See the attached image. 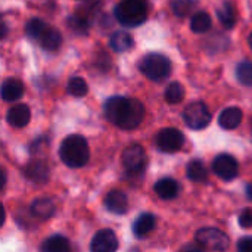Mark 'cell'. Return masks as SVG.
Returning <instances> with one entry per match:
<instances>
[{"instance_id":"obj_1","label":"cell","mask_w":252,"mask_h":252,"mask_svg":"<svg viewBox=\"0 0 252 252\" xmlns=\"http://www.w3.org/2000/svg\"><path fill=\"white\" fill-rule=\"evenodd\" d=\"M105 117L123 130H133L139 127L145 118V106L140 100L133 97L112 96L105 102Z\"/></svg>"},{"instance_id":"obj_2","label":"cell","mask_w":252,"mask_h":252,"mask_svg":"<svg viewBox=\"0 0 252 252\" xmlns=\"http://www.w3.org/2000/svg\"><path fill=\"white\" fill-rule=\"evenodd\" d=\"M59 158L69 168H80L86 165L90 158L87 140L80 134L65 137L59 146Z\"/></svg>"},{"instance_id":"obj_3","label":"cell","mask_w":252,"mask_h":252,"mask_svg":"<svg viewBox=\"0 0 252 252\" xmlns=\"http://www.w3.org/2000/svg\"><path fill=\"white\" fill-rule=\"evenodd\" d=\"M115 18L124 27H139L148 18L145 0H123L115 7Z\"/></svg>"},{"instance_id":"obj_4","label":"cell","mask_w":252,"mask_h":252,"mask_svg":"<svg viewBox=\"0 0 252 252\" xmlns=\"http://www.w3.org/2000/svg\"><path fill=\"white\" fill-rule=\"evenodd\" d=\"M140 72L152 81H161L171 72V62L161 53H148L139 63Z\"/></svg>"},{"instance_id":"obj_5","label":"cell","mask_w":252,"mask_h":252,"mask_svg":"<svg viewBox=\"0 0 252 252\" xmlns=\"http://www.w3.org/2000/svg\"><path fill=\"white\" fill-rule=\"evenodd\" d=\"M195 239L202 248L211 250V251L224 252L230 247L229 236L224 232L214 229V227H204L198 230L195 235Z\"/></svg>"},{"instance_id":"obj_6","label":"cell","mask_w":252,"mask_h":252,"mask_svg":"<svg viewBox=\"0 0 252 252\" xmlns=\"http://www.w3.org/2000/svg\"><path fill=\"white\" fill-rule=\"evenodd\" d=\"M185 123L192 130H202L210 126L211 123V112L208 106L202 102H193L186 106L183 112Z\"/></svg>"},{"instance_id":"obj_7","label":"cell","mask_w":252,"mask_h":252,"mask_svg":"<svg viewBox=\"0 0 252 252\" xmlns=\"http://www.w3.org/2000/svg\"><path fill=\"white\" fill-rule=\"evenodd\" d=\"M185 143V136L180 130L168 127V128H162L161 131H158L157 137H155V145L161 152H167V154H173L182 149Z\"/></svg>"},{"instance_id":"obj_8","label":"cell","mask_w":252,"mask_h":252,"mask_svg":"<svg viewBox=\"0 0 252 252\" xmlns=\"http://www.w3.org/2000/svg\"><path fill=\"white\" fill-rule=\"evenodd\" d=\"M123 165L130 174H140L146 167V152L140 145L127 146L123 152Z\"/></svg>"},{"instance_id":"obj_9","label":"cell","mask_w":252,"mask_h":252,"mask_svg":"<svg viewBox=\"0 0 252 252\" xmlns=\"http://www.w3.org/2000/svg\"><path fill=\"white\" fill-rule=\"evenodd\" d=\"M213 171L219 179L224 182H230L238 176L239 165H238V161L232 155L220 154L213 161Z\"/></svg>"},{"instance_id":"obj_10","label":"cell","mask_w":252,"mask_h":252,"mask_svg":"<svg viewBox=\"0 0 252 252\" xmlns=\"http://www.w3.org/2000/svg\"><path fill=\"white\" fill-rule=\"evenodd\" d=\"M117 250L118 238L111 229L99 230L90 242V252H117Z\"/></svg>"},{"instance_id":"obj_11","label":"cell","mask_w":252,"mask_h":252,"mask_svg":"<svg viewBox=\"0 0 252 252\" xmlns=\"http://www.w3.org/2000/svg\"><path fill=\"white\" fill-rule=\"evenodd\" d=\"M103 204L109 213L117 216H123L128 210V199L126 193H123L121 190H111L109 193H106Z\"/></svg>"},{"instance_id":"obj_12","label":"cell","mask_w":252,"mask_h":252,"mask_svg":"<svg viewBox=\"0 0 252 252\" xmlns=\"http://www.w3.org/2000/svg\"><path fill=\"white\" fill-rule=\"evenodd\" d=\"M6 120H7V123L12 127L22 128V127H25L30 123V120H31V111H30L28 105H25V103L13 105L12 108H9V111L6 114Z\"/></svg>"},{"instance_id":"obj_13","label":"cell","mask_w":252,"mask_h":252,"mask_svg":"<svg viewBox=\"0 0 252 252\" xmlns=\"http://www.w3.org/2000/svg\"><path fill=\"white\" fill-rule=\"evenodd\" d=\"M24 174L34 183H44L49 180V167L41 159H32L25 165Z\"/></svg>"},{"instance_id":"obj_14","label":"cell","mask_w":252,"mask_h":252,"mask_svg":"<svg viewBox=\"0 0 252 252\" xmlns=\"http://www.w3.org/2000/svg\"><path fill=\"white\" fill-rule=\"evenodd\" d=\"M242 111L236 106H230L226 108L220 117H219V124L220 127H223L224 130H235L236 127H239V124L242 123Z\"/></svg>"},{"instance_id":"obj_15","label":"cell","mask_w":252,"mask_h":252,"mask_svg":"<svg viewBox=\"0 0 252 252\" xmlns=\"http://www.w3.org/2000/svg\"><path fill=\"white\" fill-rule=\"evenodd\" d=\"M155 193L161 198V199H174L177 195H179V190H180V186L179 183L171 179V177H165V179H161L155 183Z\"/></svg>"},{"instance_id":"obj_16","label":"cell","mask_w":252,"mask_h":252,"mask_svg":"<svg viewBox=\"0 0 252 252\" xmlns=\"http://www.w3.org/2000/svg\"><path fill=\"white\" fill-rule=\"evenodd\" d=\"M155 226H157V217L151 213H143L136 219L133 224V233L137 238H145L155 229Z\"/></svg>"},{"instance_id":"obj_17","label":"cell","mask_w":252,"mask_h":252,"mask_svg":"<svg viewBox=\"0 0 252 252\" xmlns=\"http://www.w3.org/2000/svg\"><path fill=\"white\" fill-rule=\"evenodd\" d=\"M24 94V84L16 78H7L1 84V99L4 102H15Z\"/></svg>"},{"instance_id":"obj_18","label":"cell","mask_w":252,"mask_h":252,"mask_svg":"<svg viewBox=\"0 0 252 252\" xmlns=\"http://www.w3.org/2000/svg\"><path fill=\"white\" fill-rule=\"evenodd\" d=\"M30 211H31L32 217H37L40 220H47L55 214V205L50 199L38 198L31 204Z\"/></svg>"},{"instance_id":"obj_19","label":"cell","mask_w":252,"mask_h":252,"mask_svg":"<svg viewBox=\"0 0 252 252\" xmlns=\"http://www.w3.org/2000/svg\"><path fill=\"white\" fill-rule=\"evenodd\" d=\"M38 43L40 46L44 49V50H49V52H53V50H58L61 43H62V34L53 28V27H47V30L43 32V35L38 38Z\"/></svg>"},{"instance_id":"obj_20","label":"cell","mask_w":252,"mask_h":252,"mask_svg":"<svg viewBox=\"0 0 252 252\" xmlns=\"http://www.w3.org/2000/svg\"><path fill=\"white\" fill-rule=\"evenodd\" d=\"M40 252H71V245L66 238L53 235L43 242Z\"/></svg>"},{"instance_id":"obj_21","label":"cell","mask_w":252,"mask_h":252,"mask_svg":"<svg viewBox=\"0 0 252 252\" xmlns=\"http://www.w3.org/2000/svg\"><path fill=\"white\" fill-rule=\"evenodd\" d=\"M133 37L128 34V32H126V31H117V32H114L112 35H111V38H109V46H111V49L114 50V52H118V53H121V52H126V50H128L131 46H133Z\"/></svg>"},{"instance_id":"obj_22","label":"cell","mask_w":252,"mask_h":252,"mask_svg":"<svg viewBox=\"0 0 252 252\" xmlns=\"http://www.w3.org/2000/svg\"><path fill=\"white\" fill-rule=\"evenodd\" d=\"M217 16H219L220 22L223 24V27L227 30H232L236 24V12H235V7L230 1H224L219 7Z\"/></svg>"},{"instance_id":"obj_23","label":"cell","mask_w":252,"mask_h":252,"mask_svg":"<svg viewBox=\"0 0 252 252\" xmlns=\"http://www.w3.org/2000/svg\"><path fill=\"white\" fill-rule=\"evenodd\" d=\"M186 176H188L189 180H192L195 183H204L208 179V171H207L205 165L201 161H196L195 159V161H190L188 164Z\"/></svg>"},{"instance_id":"obj_24","label":"cell","mask_w":252,"mask_h":252,"mask_svg":"<svg viewBox=\"0 0 252 252\" xmlns=\"http://www.w3.org/2000/svg\"><path fill=\"white\" fill-rule=\"evenodd\" d=\"M213 25V21H211V16L207 13V12H198L192 16V21H190V28L193 32H198V34H204L207 31H210Z\"/></svg>"},{"instance_id":"obj_25","label":"cell","mask_w":252,"mask_h":252,"mask_svg":"<svg viewBox=\"0 0 252 252\" xmlns=\"http://www.w3.org/2000/svg\"><path fill=\"white\" fill-rule=\"evenodd\" d=\"M47 24L44 22V21H41V19H38V18H32V19H30L28 22H27V25H25V32H27V35L30 37V38H32V40H37L38 41V38L43 35V32L47 30Z\"/></svg>"},{"instance_id":"obj_26","label":"cell","mask_w":252,"mask_h":252,"mask_svg":"<svg viewBox=\"0 0 252 252\" xmlns=\"http://www.w3.org/2000/svg\"><path fill=\"white\" fill-rule=\"evenodd\" d=\"M185 97V87L174 81V83H170L165 89V100L171 105L174 103H180Z\"/></svg>"},{"instance_id":"obj_27","label":"cell","mask_w":252,"mask_h":252,"mask_svg":"<svg viewBox=\"0 0 252 252\" xmlns=\"http://www.w3.org/2000/svg\"><path fill=\"white\" fill-rule=\"evenodd\" d=\"M196 7L195 0H173L171 1V9L176 16L179 18H186L192 13V10Z\"/></svg>"},{"instance_id":"obj_28","label":"cell","mask_w":252,"mask_h":252,"mask_svg":"<svg viewBox=\"0 0 252 252\" xmlns=\"http://www.w3.org/2000/svg\"><path fill=\"white\" fill-rule=\"evenodd\" d=\"M66 90L71 96H75V97H83L87 94V83L84 78L81 77H72L69 81H68V86H66Z\"/></svg>"},{"instance_id":"obj_29","label":"cell","mask_w":252,"mask_h":252,"mask_svg":"<svg viewBox=\"0 0 252 252\" xmlns=\"http://www.w3.org/2000/svg\"><path fill=\"white\" fill-rule=\"evenodd\" d=\"M68 27L77 34H86L89 30V19L83 13H75L68 19Z\"/></svg>"},{"instance_id":"obj_30","label":"cell","mask_w":252,"mask_h":252,"mask_svg":"<svg viewBox=\"0 0 252 252\" xmlns=\"http://www.w3.org/2000/svg\"><path fill=\"white\" fill-rule=\"evenodd\" d=\"M236 77H238L241 84L252 86V62H250V61L241 62L236 66Z\"/></svg>"},{"instance_id":"obj_31","label":"cell","mask_w":252,"mask_h":252,"mask_svg":"<svg viewBox=\"0 0 252 252\" xmlns=\"http://www.w3.org/2000/svg\"><path fill=\"white\" fill-rule=\"evenodd\" d=\"M239 224L245 229L252 227V210H245L241 216H239Z\"/></svg>"},{"instance_id":"obj_32","label":"cell","mask_w":252,"mask_h":252,"mask_svg":"<svg viewBox=\"0 0 252 252\" xmlns=\"http://www.w3.org/2000/svg\"><path fill=\"white\" fill-rule=\"evenodd\" d=\"M238 252H252V236L242 238L238 244Z\"/></svg>"},{"instance_id":"obj_33","label":"cell","mask_w":252,"mask_h":252,"mask_svg":"<svg viewBox=\"0 0 252 252\" xmlns=\"http://www.w3.org/2000/svg\"><path fill=\"white\" fill-rule=\"evenodd\" d=\"M180 252H204L199 247H195V245H188V247H185L183 250Z\"/></svg>"},{"instance_id":"obj_34","label":"cell","mask_w":252,"mask_h":252,"mask_svg":"<svg viewBox=\"0 0 252 252\" xmlns=\"http://www.w3.org/2000/svg\"><path fill=\"white\" fill-rule=\"evenodd\" d=\"M247 196H248V199H251L252 201V185H248V186H247Z\"/></svg>"},{"instance_id":"obj_35","label":"cell","mask_w":252,"mask_h":252,"mask_svg":"<svg viewBox=\"0 0 252 252\" xmlns=\"http://www.w3.org/2000/svg\"><path fill=\"white\" fill-rule=\"evenodd\" d=\"M4 185H6V171L1 170V188H4Z\"/></svg>"},{"instance_id":"obj_36","label":"cell","mask_w":252,"mask_h":252,"mask_svg":"<svg viewBox=\"0 0 252 252\" xmlns=\"http://www.w3.org/2000/svg\"><path fill=\"white\" fill-rule=\"evenodd\" d=\"M248 43H250V46H251V49H252V32L250 34V37H248Z\"/></svg>"}]
</instances>
